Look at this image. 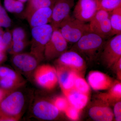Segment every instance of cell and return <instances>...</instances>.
<instances>
[{
    "instance_id": "cell-21",
    "label": "cell",
    "mask_w": 121,
    "mask_h": 121,
    "mask_svg": "<svg viewBox=\"0 0 121 121\" xmlns=\"http://www.w3.org/2000/svg\"><path fill=\"white\" fill-rule=\"evenodd\" d=\"M110 13V21L113 35L121 34V4Z\"/></svg>"
},
{
    "instance_id": "cell-2",
    "label": "cell",
    "mask_w": 121,
    "mask_h": 121,
    "mask_svg": "<svg viewBox=\"0 0 121 121\" xmlns=\"http://www.w3.org/2000/svg\"><path fill=\"white\" fill-rule=\"evenodd\" d=\"M25 95L17 90L8 94L0 103V121H16L20 119L25 106Z\"/></svg>"
},
{
    "instance_id": "cell-12",
    "label": "cell",
    "mask_w": 121,
    "mask_h": 121,
    "mask_svg": "<svg viewBox=\"0 0 121 121\" xmlns=\"http://www.w3.org/2000/svg\"><path fill=\"white\" fill-rule=\"evenodd\" d=\"M59 112L53 103L44 99L37 100L32 108V113L35 117L44 121H52L56 119Z\"/></svg>"
},
{
    "instance_id": "cell-35",
    "label": "cell",
    "mask_w": 121,
    "mask_h": 121,
    "mask_svg": "<svg viewBox=\"0 0 121 121\" xmlns=\"http://www.w3.org/2000/svg\"><path fill=\"white\" fill-rule=\"evenodd\" d=\"M13 91L5 90L0 87V103L8 94Z\"/></svg>"
},
{
    "instance_id": "cell-6",
    "label": "cell",
    "mask_w": 121,
    "mask_h": 121,
    "mask_svg": "<svg viewBox=\"0 0 121 121\" xmlns=\"http://www.w3.org/2000/svg\"><path fill=\"white\" fill-rule=\"evenodd\" d=\"M33 76L36 83L47 90L54 89L58 83L56 68L48 64L39 65L34 71Z\"/></svg>"
},
{
    "instance_id": "cell-29",
    "label": "cell",
    "mask_w": 121,
    "mask_h": 121,
    "mask_svg": "<svg viewBox=\"0 0 121 121\" xmlns=\"http://www.w3.org/2000/svg\"><path fill=\"white\" fill-rule=\"evenodd\" d=\"M53 103L60 112H65L69 105L67 98L61 96L56 97L54 100Z\"/></svg>"
},
{
    "instance_id": "cell-16",
    "label": "cell",
    "mask_w": 121,
    "mask_h": 121,
    "mask_svg": "<svg viewBox=\"0 0 121 121\" xmlns=\"http://www.w3.org/2000/svg\"><path fill=\"white\" fill-rule=\"evenodd\" d=\"M91 118L95 121H111L113 119L112 110L106 106H95L91 107L89 111Z\"/></svg>"
},
{
    "instance_id": "cell-32",
    "label": "cell",
    "mask_w": 121,
    "mask_h": 121,
    "mask_svg": "<svg viewBox=\"0 0 121 121\" xmlns=\"http://www.w3.org/2000/svg\"><path fill=\"white\" fill-rule=\"evenodd\" d=\"M2 37L4 43L8 47V50L11 46L12 41V32L9 31L4 32L2 35Z\"/></svg>"
},
{
    "instance_id": "cell-7",
    "label": "cell",
    "mask_w": 121,
    "mask_h": 121,
    "mask_svg": "<svg viewBox=\"0 0 121 121\" xmlns=\"http://www.w3.org/2000/svg\"><path fill=\"white\" fill-rule=\"evenodd\" d=\"M68 43L59 29L54 30L51 37L45 47L44 59L48 61L57 59L66 51Z\"/></svg>"
},
{
    "instance_id": "cell-40",
    "label": "cell",
    "mask_w": 121,
    "mask_h": 121,
    "mask_svg": "<svg viewBox=\"0 0 121 121\" xmlns=\"http://www.w3.org/2000/svg\"><path fill=\"white\" fill-rule=\"evenodd\" d=\"M97 0L98 1H99L100 0Z\"/></svg>"
},
{
    "instance_id": "cell-13",
    "label": "cell",
    "mask_w": 121,
    "mask_h": 121,
    "mask_svg": "<svg viewBox=\"0 0 121 121\" xmlns=\"http://www.w3.org/2000/svg\"><path fill=\"white\" fill-rule=\"evenodd\" d=\"M88 84L95 91L108 90L114 82L112 78L106 74L99 71H92L89 73L87 77Z\"/></svg>"
},
{
    "instance_id": "cell-11",
    "label": "cell",
    "mask_w": 121,
    "mask_h": 121,
    "mask_svg": "<svg viewBox=\"0 0 121 121\" xmlns=\"http://www.w3.org/2000/svg\"><path fill=\"white\" fill-rule=\"evenodd\" d=\"M74 5V0H55L51 22L54 30L58 29L62 21L70 15Z\"/></svg>"
},
{
    "instance_id": "cell-31",
    "label": "cell",
    "mask_w": 121,
    "mask_h": 121,
    "mask_svg": "<svg viewBox=\"0 0 121 121\" xmlns=\"http://www.w3.org/2000/svg\"><path fill=\"white\" fill-rule=\"evenodd\" d=\"M12 25V20L8 14L0 15V27L7 28Z\"/></svg>"
},
{
    "instance_id": "cell-22",
    "label": "cell",
    "mask_w": 121,
    "mask_h": 121,
    "mask_svg": "<svg viewBox=\"0 0 121 121\" xmlns=\"http://www.w3.org/2000/svg\"><path fill=\"white\" fill-rule=\"evenodd\" d=\"M25 82L17 81L10 78H0V87L5 90H15L23 86Z\"/></svg>"
},
{
    "instance_id": "cell-15",
    "label": "cell",
    "mask_w": 121,
    "mask_h": 121,
    "mask_svg": "<svg viewBox=\"0 0 121 121\" xmlns=\"http://www.w3.org/2000/svg\"><path fill=\"white\" fill-rule=\"evenodd\" d=\"M52 14V8L44 7L35 11L26 19L32 28L51 23Z\"/></svg>"
},
{
    "instance_id": "cell-38",
    "label": "cell",
    "mask_w": 121,
    "mask_h": 121,
    "mask_svg": "<svg viewBox=\"0 0 121 121\" xmlns=\"http://www.w3.org/2000/svg\"><path fill=\"white\" fill-rule=\"evenodd\" d=\"M4 31H3V30L1 27H0V36H2V34L4 33Z\"/></svg>"
},
{
    "instance_id": "cell-33",
    "label": "cell",
    "mask_w": 121,
    "mask_h": 121,
    "mask_svg": "<svg viewBox=\"0 0 121 121\" xmlns=\"http://www.w3.org/2000/svg\"><path fill=\"white\" fill-rule=\"evenodd\" d=\"M114 116L116 121H121V102L119 101L115 104L114 108Z\"/></svg>"
},
{
    "instance_id": "cell-8",
    "label": "cell",
    "mask_w": 121,
    "mask_h": 121,
    "mask_svg": "<svg viewBox=\"0 0 121 121\" xmlns=\"http://www.w3.org/2000/svg\"><path fill=\"white\" fill-rule=\"evenodd\" d=\"M56 66H62L73 70L80 75L86 68V62L78 52L71 50L64 52L56 60Z\"/></svg>"
},
{
    "instance_id": "cell-3",
    "label": "cell",
    "mask_w": 121,
    "mask_h": 121,
    "mask_svg": "<svg viewBox=\"0 0 121 121\" xmlns=\"http://www.w3.org/2000/svg\"><path fill=\"white\" fill-rule=\"evenodd\" d=\"M68 43H74L91 31L90 24L69 15L62 21L58 29Z\"/></svg>"
},
{
    "instance_id": "cell-18",
    "label": "cell",
    "mask_w": 121,
    "mask_h": 121,
    "mask_svg": "<svg viewBox=\"0 0 121 121\" xmlns=\"http://www.w3.org/2000/svg\"><path fill=\"white\" fill-rule=\"evenodd\" d=\"M99 96L100 99L107 105L121 101V82L114 83L107 93L101 94Z\"/></svg>"
},
{
    "instance_id": "cell-1",
    "label": "cell",
    "mask_w": 121,
    "mask_h": 121,
    "mask_svg": "<svg viewBox=\"0 0 121 121\" xmlns=\"http://www.w3.org/2000/svg\"><path fill=\"white\" fill-rule=\"evenodd\" d=\"M106 41L99 35L89 32L74 43L71 50L78 52L84 59L94 61L100 57Z\"/></svg>"
},
{
    "instance_id": "cell-19",
    "label": "cell",
    "mask_w": 121,
    "mask_h": 121,
    "mask_svg": "<svg viewBox=\"0 0 121 121\" xmlns=\"http://www.w3.org/2000/svg\"><path fill=\"white\" fill-rule=\"evenodd\" d=\"M109 17L90 27L91 31L105 39L114 36Z\"/></svg>"
},
{
    "instance_id": "cell-34",
    "label": "cell",
    "mask_w": 121,
    "mask_h": 121,
    "mask_svg": "<svg viewBox=\"0 0 121 121\" xmlns=\"http://www.w3.org/2000/svg\"><path fill=\"white\" fill-rule=\"evenodd\" d=\"M113 68L117 72L118 77L121 80V58L113 65Z\"/></svg>"
},
{
    "instance_id": "cell-39",
    "label": "cell",
    "mask_w": 121,
    "mask_h": 121,
    "mask_svg": "<svg viewBox=\"0 0 121 121\" xmlns=\"http://www.w3.org/2000/svg\"><path fill=\"white\" fill-rule=\"evenodd\" d=\"M18 0L21 1V2H23V3H24L25 2H27V1H28L29 0Z\"/></svg>"
},
{
    "instance_id": "cell-37",
    "label": "cell",
    "mask_w": 121,
    "mask_h": 121,
    "mask_svg": "<svg viewBox=\"0 0 121 121\" xmlns=\"http://www.w3.org/2000/svg\"><path fill=\"white\" fill-rule=\"evenodd\" d=\"M7 56L5 52H0V64L6 60Z\"/></svg>"
},
{
    "instance_id": "cell-24",
    "label": "cell",
    "mask_w": 121,
    "mask_h": 121,
    "mask_svg": "<svg viewBox=\"0 0 121 121\" xmlns=\"http://www.w3.org/2000/svg\"><path fill=\"white\" fill-rule=\"evenodd\" d=\"M73 89L88 95L90 90L89 84L80 75L78 74L76 77Z\"/></svg>"
},
{
    "instance_id": "cell-9",
    "label": "cell",
    "mask_w": 121,
    "mask_h": 121,
    "mask_svg": "<svg viewBox=\"0 0 121 121\" xmlns=\"http://www.w3.org/2000/svg\"><path fill=\"white\" fill-rule=\"evenodd\" d=\"M98 1L78 0L74 9V17L80 21L90 22L98 10Z\"/></svg>"
},
{
    "instance_id": "cell-28",
    "label": "cell",
    "mask_w": 121,
    "mask_h": 121,
    "mask_svg": "<svg viewBox=\"0 0 121 121\" xmlns=\"http://www.w3.org/2000/svg\"><path fill=\"white\" fill-rule=\"evenodd\" d=\"M11 32L12 36V43L17 41L27 40L26 32L24 29L21 27L15 28Z\"/></svg>"
},
{
    "instance_id": "cell-10",
    "label": "cell",
    "mask_w": 121,
    "mask_h": 121,
    "mask_svg": "<svg viewBox=\"0 0 121 121\" xmlns=\"http://www.w3.org/2000/svg\"><path fill=\"white\" fill-rule=\"evenodd\" d=\"M12 62L14 67L20 72L29 74L33 72L40 62L30 53H21L13 55Z\"/></svg>"
},
{
    "instance_id": "cell-14",
    "label": "cell",
    "mask_w": 121,
    "mask_h": 121,
    "mask_svg": "<svg viewBox=\"0 0 121 121\" xmlns=\"http://www.w3.org/2000/svg\"><path fill=\"white\" fill-rule=\"evenodd\" d=\"M56 68L58 82L64 94L73 89L75 78L78 74L65 67L56 66Z\"/></svg>"
},
{
    "instance_id": "cell-20",
    "label": "cell",
    "mask_w": 121,
    "mask_h": 121,
    "mask_svg": "<svg viewBox=\"0 0 121 121\" xmlns=\"http://www.w3.org/2000/svg\"><path fill=\"white\" fill-rule=\"evenodd\" d=\"M55 0H29L27 5L24 13L26 19L35 11L44 7L52 8Z\"/></svg>"
},
{
    "instance_id": "cell-5",
    "label": "cell",
    "mask_w": 121,
    "mask_h": 121,
    "mask_svg": "<svg viewBox=\"0 0 121 121\" xmlns=\"http://www.w3.org/2000/svg\"><path fill=\"white\" fill-rule=\"evenodd\" d=\"M107 67L111 68L121 58V34L106 41L100 56Z\"/></svg>"
},
{
    "instance_id": "cell-26",
    "label": "cell",
    "mask_w": 121,
    "mask_h": 121,
    "mask_svg": "<svg viewBox=\"0 0 121 121\" xmlns=\"http://www.w3.org/2000/svg\"><path fill=\"white\" fill-rule=\"evenodd\" d=\"M10 78L17 81L25 82L17 72L7 67L0 66V78Z\"/></svg>"
},
{
    "instance_id": "cell-30",
    "label": "cell",
    "mask_w": 121,
    "mask_h": 121,
    "mask_svg": "<svg viewBox=\"0 0 121 121\" xmlns=\"http://www.w3.org/2000/svg\"><path fill=\"white\" fill-rule=\"evenodd\" d=\"M80 111V110L69 104L65 112L69 119L73 121H77L79 118Z\"/></svg>"
},
{
    "instance_id": "cell-4",
    "label": "cell",
    "mask_w": 121,
    "mask_h": 121,
    "mask_svg": "<svg viewBox=\"0 0 121 121\" xmlns=\"http://www.w3.org/2000/svg\"><path fill=\"white\" fill-rule=\"evenodd\" d=\"M31 29L30 52L41 62L44 59L45 47L51 37L54 29L48 24Z\"/></svg>"
},
{
    "instance_id": "cell-27",
    "label": "cell",
    "mask_w": 121,
    "mask_h": 121,
    "mask_svg": "<svg viewBox=\"0 0 121 121\" xmlns=\"http://www.w3.org/2000/svg\"><path fill=\"white\" fill-rule=\"evenodd\" d=\"M28 44L27 40L14 42L11 44L8 50L9 52L13 55L22 53Z\"/></svg>"
},
{
    "instance_id": "cell-17",
    "label": "cell",
    "mask_w": 121,
    "mask_h": 121,
    "mask_svg": "<svg viewBox=\"0 0 121 121\" xmlns=\"http://www.w3.org/2000/svg\"><path fill=\"white\" fill-rule=\"evenodd\" d=\"M69 104L81 111L86 105L89 101V95L72 89L64 94Z\"/></svg>"
},
{
    "instance_id": "cell-25",
    "label": "cell",
    "mask_w": 121,
    "mask_h": 121,
    "mask_svg": "<svg viewBox=\"0 0 121 121\" xmlns=\"http://www.w3.org/2000/svg\"><path fill=\"white\" fill-rule=\"evenodd\" d=\"M121 4V0H100L98 1V9L111 12Z\"/></svg>"
},
{
    "instance_id": "cell-23",
    "label": "cell",
    "mask_w": 121,
    "mask_h": 121,
    "mask_svg": "<svg viewBox=\"0 0 121 121\" xmlns=\"http://www.w3.org/2000/svg\"><path fill=\"white\" fill-rule=\"evenodd\" d=\"M24 3L18 0H4V5L5 9L12 13H19L24 9Z\"/></svg>"
},
{
    "instance_id": "cell-36",
    "label": "cell",
    "mask_w": 121,
    "mask_h": 121,
    "mask_svg": "<svg viewBox=\"0 0 121 121\" xmlns=\"http://www.w3.org/2000/svg\"><path fill=\"white\" fill-rule=\"evenodd\" d=\"M8 50V48L4 43L2 39V36H0V52H6Z\"/></svg>"
}]
</instances>
